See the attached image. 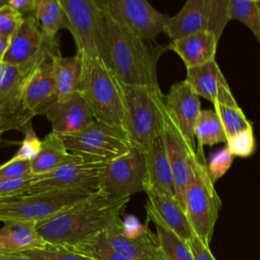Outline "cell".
<instances>
[{"label":"cell","instance_id":"f546056e","mask_svg":"<svg viewBox=\"0 0 260 260\" xmlns=\"http://www.w3.org/2000/svg\"><path fill=\"white\" fill-rule=\"evenodd\" d=\"M230 19L245 24L260 45V10L257 0H230Z\"/></svg>","mask_w":260,"mask_h":260},{"label":"cell","instance_id":"603a6c76","mask_svg":"<svg viewBox=\"0 0 260 260\" xmlns=\"http://www.w3.org/2000/svg\"><path fill=\"white\" fill-rule=\"evenodd\" d=\"M82 159L68 150L60 135L51 132L42 140L39 154L30 160V170L34 176H38Z\"/></svg>","mask_w":260,"mask_h":260},{"label":"cell","instance_id":"484cf974","mask_svg":"<svg viewBox=\"0 0 260 260\" xmlns=\"http://www.w3.org/2000/svg\"><path fill=\"white\" fill-rule=\"evenodd\" d=\"M144 207L147 221H152L155 225V236L165 258L167 260H195L188 242L175 234L147 203Z\"/></svg>","mask_w":260,"mask_h":260},{"label":"cell","instance_id":"f1b7e54d","mask_svg":"<svg viewBox=\"0 0 260 260\" xmlns=\"http://www.w3.org/2000/svg\"><path fill=\"white\" fill-rule=\"evenodd\" d=\"M213 106L228 137L248 128H253L252 123L246 118L236 99L224 102H215Z\"/></svg>","mask_w":260,"mask_h":260},{"label":"cell","instance_id":"8fae6325","mask_svg":"<svg viewBox=\"0 0 260 260\" xmlns=\"http://www.w3.org/2000/svg\"><path fill=\"white\" fill-rule=\"evenodd\" d=\"M107 161L82 159L34 177L31 192L53 189H83L98 191Z\"/></svg>","mask_w":260,"mask_h":260},{"label":"cell","instance_id":"bcb514c9","mask_svg":"<svg viewBox=\"0 0 260 260\" xmlns=\"http://www.w3.org/2000/svg\"><path fill=\"white\" fill-rule=\"evenodd\" d=\"M257 2H258V7H259V10H260V0H257Z\"/></svg>","mask_w":260,"mask_h":260},{"label":"cell","instance_id":"7dc6e473","mask_svg":"<svg viewBox=\"0 0 260 260\" xmlns=\"http://www.w3.org/2000/svg\"><path fill=\"white\" fill-rule=\"evenodd\" d=\"M8 199H9V198H8ZM5 200H7V199H0V203L3 202V201H5Z\"/></svg>","mask_w":260,"mask_h":260},{"label":"cell","instance_id":"cb8c5ba5","mask_svg":"<svg viewBox=\"0 0 260 260\" xmlns=\"http://www.w3.org/2000/svg\"><path fill=\"white\" fill-rule=\"evenodd\" d=\"M186 70L185 80L191 86L193 91L199 98H204L212 104L220 93L230 88V85L215 60L200 66L187 68Z\"/></svg>","mask_w":260,"mask_h":260},{"label":"cell","instance_id":"7402d4cb","mask_svg":"<svg viewBox=\"0 0 260 260\" xmlns=\"http://www.w3.org/2000/svg\"><path fill=\"white\" fill-rule=\"evenodd\" d=\"M206 0H188L181 10L171 16L165 34L175 42L192 34L207 30L208 22Z\"/></svg>","mask_w":260,"mask_h":260},{"label":"cell","instance_id":"4dcf8cb0","mask_svg":"<svg viewBox=\"0 0 260 260\" xmlns=\"http://www.w3.org/2000/svg\"><path fill=\"white\" fill-rule=\"evenodd\" d=\"M68 248V247H67ZM74 252L92 260H137L115 251L105 240L103 233L95 238L70 248Z\"/></svg>","mask_w":260,"mask_h":260},{"label":"cell","instance_id":"e575fe53","mask_svg":"<svg viewBox=\"0 0 260 260\" xmlns=\"http://www.w3.org/2000/svg\"><path fill=\"white\" fill-rule=\"evenodd\" d=\"M234 157L226 146L210 154L207 161V171L213 184L230 170Z\"/></svg>","mask_w":260,"mask_h":260},{"label":"cell","instance_id":"5bb4252c","mask_svg":"<svg viewBox=\"0 0 260 260\" xmlns=\"http://www.w3.org/2000/svg\"><path fill=\"white\" fill-rule=\"evenodd\" d=\"M166 109L187 142L195 148L194 128L200 115V99L186 80L174 83L165 95Z\"/></svg>","mask_w":260,"mask_h":260},{"label":"cell","instance_id":"83f0119b","mask_svg":"<svg viewBox=\"0 0 260 260\" xmlns=\"http://www.w3.org/2000/svg\"><path fill=\"white\" fill-rule=\"evenodd\" d=\"M35 18L43 34L49 38H56L59 29L66 26L60 0H38Z\"/></svg>","mask_w":260,"mask_h":260},{"label":"cell","instance_id":"3957f363","mask_svg":"<svg viewBox=\"0 0 260 260\" xmlns=\"http://www.w3.org/2000/svg\"><path fill=\"white\" fill-rule=\"evenodd\" d=\"M78 91L86 101L94 120L125 130L121 82L101 59H81Z\"/></svg>","mask_w":260,"mask_h":260},{"label":"cell","instance_id":"d6a6232c","mask_svg":"<svg viewBox=\"0 0 260 260\" xmlns=\"http://www.w3.org/2000/svg\"><path fill=\"white\" fill-rule=\"evenodd\" d=\"M17 255L27 256L37 260H92L86 256L74 252L70 248L50 244L43 249L25 251Z\"/></svg>","mask_w":260,"mask_h":260},{"label":"cell","instance_id":"f6af8a7d","mask_svg":"<svg viewBox=\"0 0 260 260\" xmlns=\"http://www.w3.org/2000/svg\"><path fill=\"white\" fill-rule=\"evenodd\" d=\"M2 134H3V132L0 130V144H1V143H3V140H2Z\"/></svg>","mask_w":260,"mask_h":260},{"label":"cell","instance_id":"ffe728a7","mask_svg":"<svg viewBox=\"0 0 260 260\" xmlns=\"http://www.w3.org/2000/svg\"><path fill=\"white\" fill-rule=\"evenodd\" d=\"M143 156L146 167L145 185H151L176 197V188L162 131L153 139Z\"/></svg>","mask_w":260,"mask_h":260},{"label":"cell","instance_id":"7c38bea8","mask_svg":"<svg viewBox=\"0 0 260 260\" xmlns=\"http://www.w3.org/2000/svg\"><path fill=\"white\" fill-rule=\"evenodd\" d=\"M162 136L173 173L176 197L184 208L185 193L192 180V161L196 154V148L187 142L180 129L170 117L166 105L164 108Z\"/></svg>","mask_w":260,"mask_h":260},{"label":"cell","instance_id":"7bdbcfd3","mask_svg":"<svg viewBox=\"0 0 260 260\" xmlns=\"http://www.w3.org/2000/svg\"><path fill=\"white\" fill-rule=\"evenodd\" d=\"M9 42H10V39H7L3 36H0V62L2 61L7 49H8V46H9Z\"/></svg>","mask_w":260,"mask_h":260},{"label":"cell","instance_id":"9c48e42d","mask_svg":"<svg viewBox=\"0 0 260 260\" xmlns=\"http://www.w3.org/2000/svg\"><path fill=\"white\" fill-rule=\"evenodd\" d=\"M102 9L129 31L146 43L165 32L171 16L146 0H99Z\"/></svg>","mask_w":260,"mask_h":260},{"label":"cell","instance_id":"ee69618b","mask_svg":"<svg viewBox=\"0 0 260 260\" xmlns=\"http://www.w3.org/2000/svg\"><path fill=\"white\" fill-rule=\"evenodd\" d=\"M7 1H8V0H7ZM7 1H6V0H0V7H1V6H3L4 4H6V3H7Z\"/></svg>","mask_w":260,"mask_h":260},{"label":"cell","instance_id":"2e32d148","mask_svg":"<svg viewBox=\"0 0 260 260\" xmlns=\"http://www.w3.org/2000/svg\"><path fill=\"white\" fill-rule=\"evenodd\" d=\"M144 192L147 195V204L175 234L186 242L195 236L184 208L175 196L147 184Z\"/></svg>","mask_w":260,"mask_h":260},{"label":"cell","instance_id":"9a60e30c","mask_svg":"<svg viewBox=\"0 0 260 260\" xmlns=\"http://www.w3.org/2000/svg\"><path fill=\"white\" fill-rule=\"evenodd\" d=\"M103 236L117 252L137 260H167L158 246L156 236L150 230L138 237H128L123 233L122 219L114 221Z\"/></svg>","mask_w":260,"mask_h":260},{"label":"cell","instance_id":"b9f144b4","mask_svg":"<svg viewBox=\"0 0 260 260\" xmlns=\"http://www.w3.org/2000/svg\"><path fill=\"white\" fill-rule=\"evenodd\" d=\"M0 260H37L27 256L17 254H0Z\"/></svg>","mask_w":260,"mask_h":260},{"label":"cell","instance_id":"8992f818","mask_svg":"<svg viewBox=\"0 0 260 260\" xmlns=\"http://www.w3.org/2000/svg\"><path fill=\"white\" fill-rule=\"evenodd\" d=\"M76 54L81 59H101L110 66L104 11L99 0H60ZM111 67V66H110Z\"/></svg>","mask_w":260,"mask_h":260},{"label":"cell","instance_id":"c3c4849f","mask_svg":"<svg viewBox=\"0 0 260 260\" xmlns=\"http://www.w3.org/2000/svg\"><path fill=\"white\" fill-rule=\"evenodd\" d=\"M0 63H1V62H0Z\"/></svg>","mask_w":260,"mask_h":260},{"label":"cell","instance_id":"52a82bcc","mask_svg":"<svg viewBox=\"0 0 260 260\" xmlns=\"http://www.w3.org/2000/svg\"><path fill=\"white\" fill-rule=\"evenodd\" d=\"M95 191L53 189L9 198L0 203V220L42 222L89 198Z\"/></svg>","mask_w":260,"mask_h":260},{"label":"cell","instance_id":"d6986e66","mask_svg":"<svg viewBox=\"0 0 260 260\" xmlns=\"http://www.w3.org/2000/svg\"><path fill=\"white\" fill-rule=\"evenodd\" d=\"M56 100L57 85L51 60L41 65L28 78L23 91V104L36 116Z\"/></svg>","mask_w":260,"mask_h":260},{"label":"cell","instance_id":"d590c367","mask_svg":"<svg viewBox=\"0 0 260 260\" xmlns=\"http://www.w3.org/2000/svg\"><path fill=\"white\" fill-rule=\"evenodd\" d=\"M24 138L20 143V147L11 157L14 160H32L40 152L42 140H40L32 129L31 123L25 128Z\"/></svg>","mask_w":260,"mask_h":260},{"label":"cell","instance_id":"5b68a950","mask_svg":"<svg viewBox=\"0 0 260 260\" xmlns=\"http://www.w3.org/2000/svg\"><path fill=\"white\" fill-rule=\"evenodd\" d=\"M195 153L192 161V180L184 198V210L195 235L209 248L221 200L209 177L204 150L196 148Z\"/></svg>","mask_w":260,"mask_h":260},{"label":"cell","instance_id":"7a4b0ae2","mask_svg":"<svg viewBox=\"0 0 260 260\" xmlns=\"http://www.w3.org/2000/svg\"><path fill=\"white\" fill-rule=\"evenodd\" d=\"M104 22L110 66L118 79L128 85L160 89L156 74L157 62L162 54L171 50L170 43L164 45L146 43L105 11Z\"/></svg>","mask_w":260,"mask_h":260},{"label":"cell","instance_id":"60d3db41","mask_svg":"<svg viewBox=\"0 0 260 260\" xmlns=\"http://www.w3.org/2000/svg\"><path fill=\"white\" fill-rule=\"evenodd\" d=\"M37 3L38 0H8V4L23 18L35 17Z\"/></svg>","mask_w":260,"mask_h":260},{"label":"cell","instance_id":"30bf717a","mask_svg":"<svg viewBox=\"0 0 260 260\" xmlns=\"http://www.w3.org/2000/svg\"><path fill=\"white\" fill-rule=\"evenodd\" d=\"M146 167L143 153L132 147L124 154L107 161L99 190L110 197L130 198L144 192Z\"/></svg>","mask_w":260,"mask_h":260},{"label":"cell","instance_id":"6da1fadb","mask_svg":"<svg viewBox=\"0 0 260 260\" xmlns=\"http://www.w3.org/2000/svg\"><path fill=\"white\" fill-rule=\"evenodd\" d=\"M129 200V197H110L98 190L59 215L38 222L37 230L48 244L72 248L95 238L121 218Z\"/></svg>","mask_w":260,"mask_h":260},{"label":"cell","instance_id":"ac0fdd59","mask_svg":"<svg viewBox=\"0 0 260 260\" xmlns=\"http://www.w3.org/2000/svg\"><path fill=\"white\" fill-rule=\"evenodd\" d=\"M47 245L35 221L8 220L0 229V254H21L43 249Z\"/></svg>","mask_w":260,"mask_h":260},{"label":"cell","instance_id":"8d00e7d4","mask_svg":"<svg viewBox=\"0 0 260 260\" xmlns=\"http://www.w3.org/2000/svg\"><path fill=\"white\" fill-rule=\"evenodd\" d=\"M23 19L21 14L12 8L7 1L6 4L0 7V36L11 39Z\"/></svg>","mask_w":260,"mask_h":260},{"label":"cell","instance_id":"1f68e13d","mask_svg":"<svg viewBox=\"0 0 260 260\" xmlns=\"http://www.w3.org/2000/svg\"><path fill=\"white\" fill-rule=\"evenodd\" d=\"M207 31L220 39L230 19V0H206Z\"/></svg>","mask_w":260,"mask_h":260},{"label":"cell","instance_id":"e0dca14e","mask_svg":"<svg viewBox=\"0 0 260 260\" xmlns=\"http://www.w3.org/2000/svg\"><path fill=\"white\" fill-rule=\"evenodd\" d=\"M47 37L35 17H26L11 37L8 49L1 62L22 65L34 59L45 45Z\"/></svg>","mask_w":260,"mask_h":260},{"label":"cell","instance_id":"836d02e7","mask_svg":"<svg viewBox=\"0 0 260 260\" xmlns=\"http://www.w3.org/2000/svg\"><path fill=\"white\" fill-rule=\"evenodd\" d=\"M225 146L234 156H251L256 149V140L253 128H248L228 137Z\"/></svg>","mask_w":260,"mask_h":260},{"label":"cell","instance_id":"f35d334b","mask_svg":"<svg viewBox=\"0 0 260 260\" xmlns=\"http://www.w3.org/2000/svg\"><path fill=\"white\" fill-rule=\"evenodd\" d=\"M34 176L29 160H14L10 158L0 166V182Z\"/></svg>","mask_w":260,"mask_h":260},{"label":"cell","instance_id":"74e56055","mask_svg":"<svg viewBox=\"0 0 260 260\" xmlns=\"http://www.w3.org/2000/svg\"><path fill=\"white\" fill-rule=\"evenodd\" d=\"M35 176H27L11 181L0 182V199L14 198L31 192Z\"/></svg>","mask_w":260,"mask_h":260},{"label":"cell","instance_id":"4fadbf2b","mask_svg":"<svg viewBox=\"0 0 260 260\" xmlns=\"http://www.w3.org/2000/svg\"><path fill=\"white\" fill-rule=\"evenodd\" d=\"M38 115L46 116L51 122L52 132L60 136L75 134L94 121L90 108L79 91L67 102L51 103Z\"/></svg>","mask_w":260,"mask_h":260},{"label":"cell","instance_id":"277c9868","mask_svg":"<svg viewBox=\"0 0 260 260\" xmlns=\"http://www.w3.org/2000/svg\"><path fill=\"white\" fill-rule=\"evenodd\" d=\"M121 82V81H120ZM125 131L133 145L144 153L164 126L165 94L160 89L121 82Z\"/></svg>","mask_w":260,"mask_h":260},{"label":"cell","instance_id":"ba28073f","mask_svg":"<svg viewBox=\"0 0 260 260\" xmlns=\"http://www.w3.org/2000/svg\"><path fill=\"white\" fill-rule=\"evenodd\" d=\"M61 137L70 152L84 159L109 161L133 147L124 129L96 120L75 134Z\"/></svg>","mask_w":260,"mask_h":260},{"label":"cell","instance_id":"4316f807","mask_svg":"<svg viewBox=\"0 0 260 260\" xmlns=\"http://www.w3.org/2000/svg\"><path fill=\"white\" fill-rule=\"evenodd\" d=\"M194 135L197 141L196 148L200 149H203L205 145L213 146L228 140L223 125L213 110H201L195 124Z\"/></svg>","mask_w":260,"mask_h":260},{"label":"cell","instance_id":"ab89813d","mask_svg":"<svg viewBox=\"0 0 260 260\" xmlns=\"http://www.w3.org/2000/svg\"><path fill=\"white\" fill-rule=\"evenodd\" d=\"M188 244L195 260H215L210 249L206 247L196 235L188 242Z\"/></svg>","mask_w":260,"mask_h":260},{"label":"cell","instance_id":"44dd1931","mask_svg":"<svg viewBox=\"0 0 260 260\" xmlns=\"http://www.w3.org/2000/svg\"><path fill=\"white\" fill-rule=\"evenodd\" d=\"M218 41L212 32L201 30L171 42L170 46L171 50L183 60L187 69L215 60Z\"/></svg>","mask_w":260,"mask_h":260},{"label":"cell","instance_id":"d4e9b609","mask_svg":"<svg viewBox=\"0 0 260 260\" xmlns=\"http://www.w3.org/2000/svg\"><path fill=\"white\" fill-rule=\"evenodd\" d=\"M52 64L57 85L56 101L61 103L67 102L78 91L81 58L78 54L72 57H63L61 54H58L52 58Z\"/></svg>","mask_w":260,"mask_h":260}]
</instances>
